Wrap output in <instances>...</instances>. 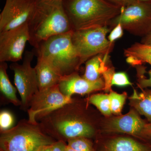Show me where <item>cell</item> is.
Wrapping results in <instances>:
<instances>
[{"label": "cell", "instance_id": "8fae6325", "mask_svg": "<svg viewBox=\"0 0 151 151\" xmlns=\"http://www.w3.org/2000/svg\"><path fill=\"white\" fill-rule=\"evenodd\" d=\"M37 0H6L0 14V32L27 23L35 10Z\"/></svg>", "mask_w": 151, "mask_h": 151}, {"label": "cell", "instance_id": "d6a6232c", "mask_svg": "<svg viewBox=\"0 0 151 151\" xmlns=\"http://www.w3.org/2000/svg\"><path fill=\"white\" fill-rule=\"evenodd\" d=\"M137 1L151 4V0H137Z\"/></svg>", "mask_w": 151, "mask_h": 151}, {"label": "cell", "instance_id": "cb8c5ba5", "mask_svg": "<svg viewBox=\"0 0 151 151\" xmlns=\"http://www.w3.org/2000/svg\"><path fill=\"white\" fill-rule=\"evenodd\" d=\"M127 73L124 72H117L114 73L111 81V86L123 87L132 85Z\"/></svg>", "mask_w": 151, "mask_h": 151}, {"label": "cell", "instance_id": "d4e9b609", "mask_svg": "<svg viewBox=\"0 0 151 151\" xmlns=\"http://www.w3.org/2000/svg\"><path fill=\"white\" fill-rule=\"evenodd\" d=\"M115 69L114 67H110L103 74V78L105 82L104 90L105 92H108L111 89V81L114 73Z\"/></svg>", "mask_w": 151, "mask_h": 151}, {"label": "cell", "instance_id": "e0dca14e", "mask_svg": "<svg viewBox=\"0 0 151 151\" xmlns=\"http://www.w3.org/2000/svg\"><path fill=\"white\" fill-rule=\"evenodd\" d=\"M8 66L6 62H0V90L3 96L9 103L20 106L21 101L17 97L16 87L11 83L7 73Z\"/></svg>", "mask_w": 151, "mask_h": 151}, {"label": "cell", "instance_id": "9c48e42d", "mask_svg": "<svg viewBox=\"0 0 151 151\" xmlns=\"http://www.w3.org/2000/svg\"><path fill=\"white\" fill-rule=\"evenodd\" d=\"M72 99L63 94L58 84L39 90L33 97L28 109V120L30 123L37 124L41 119L69 103Z\"/></svg>", "mask_w": 151, "mask_h": 151}, {"label": "cell", "instance_id": "f1b7e54d", "mask_svg": "<svg viewBox=\"0 0 151 151\" xmlns=\"http://www.w3.org/2000/svg\"><path fill=\"white\" fill-rule=\"evenodd\" d=\"M113 4L122 7L131 4L137 1V0H106Z\"/></svg>", "mask_w": 151, "mask_h": 151}, {"label": "cell", "instance_id": "ac0fdd59", "mask_svg": "<svg viewBox=\"0 0 151 151\" xmlns=\"http://www.w3.org/2000/svg\"><path fill=\"white\" fill-rule=\"evenodd\" d=\"M104 151H151L148 147L132 138L121 137L106 143Z\"/></svg>", "mask_w": 151, "mask_h": 151}, {"label": "cell", "instance_id": "8992f818", "mask_svg": "<svg viewBox=\"0 0 151 151\" xmlns=\"http://www.w3.org/2000/svg\"><path fill=\"white\" fill-rule=\"evenodd\" d=\"M111 30L109 27L105 26L73 31L72 41L81 64L97 55L110 54L114 44L106 38V35Z\"/></svg>", "mask_w": 151, "mask_h": 151}, {"label": "cell", "instance_id": "2e32d148", "mask_svg": "<svg viewBox=\"0 0 151 151\" xmlns=\"http://www.w3.org/2000/svg\"><path fill=\"white\" fill-rule=\"evenodd\" d=\"M126 60L133 66L141 65L147 63L151 65V44L136 42L124 50Z\"/></svg>", "mask_w": 151, "mask_h": 151}, {"label": "cell", "instance_id": "1f68e13d", "mask_svg": "<svg viewBox=\"0 0 151 151\" xmlns=\"http://www.w3.org/2000/svg\"><path fill=\"white\" fill-rule=\"evenodd\" d=\"M147 131L148 132V134L151 137V125L148 126H146L145 129V131Z\"/></svg>", "mask_w": 151, "mask_h": 151}, {"label": "cell", "instance_id": "f546056e", "mask_svg": "<svg viewBox=\"0 0 151 151\" xmlns=\"http://www.w3.org/2000/svg\"><path fill=\"white\" fill-rule=\"evenodd\" d=\"M141 43L146 44H151V31L147 35L143 37Z\"/></svg>", "mask_w": 151, "mask_h": 151}, {"label": "cell", "instance_id": "d6986e66", "mask_svg": "<svg viewBox=\"0 0 151 151\" xmlns=\"http://www.w3.org/2000/svg\"><path fill=\"white\" fill-rule=\"evenodd\" d=\"M131 99L135 109L151 122V92L147 94H138L134 91Z\"/></svg>", "mask_w": 151, "mask_h": 151}, {"label": "cell", "instance_id": "83f0119b", "mask_svg": "<svg viewBox=\"0 0 151 151\" xmlns=\"http://www.w3.org/2000/svg\"><path fill=\"white\" fill-rule=\"evenodd\" d=\"M67 145V144L64 141H56L52 145V151H65Z\"/></svg>", "mask_w": 151, "mask_h": 151}, {"label": "cell", "instance_id": "ba28073f", "mask_svg": "<svg viewBox=\"0 0 151 151\" xmlns=\"http://www.w3.org/2000/svg\"><path fill=\"white\" fill-rule=\"evenodd\" d=\"M33 51H26L22 64L13 63L10 68L14 71V82L20 96L21 110L27 111L34 95L39 91L37 76L31 65Z\"/></svg>", "mask_w": 151, "mask_h": 151}, {"label": "cell", "instance_id": "277c9868", "mask_svg": "<svg viewBox=\"0 0 151 151\" xmlns=\"http://www.w3.org/2000/svg\"><path fill=\"white\" fill-rule=\"evenodd\" d=\"M73 31L52 37L33 50L37 58L48 63L62 77L77 72L81 65L72 41Z\"/></svg>", "mask_w": 151, "mask_h": 151}, {"label": "cell", "instance_id": "30bf717a", "mask_svg": "<svg viewBox=\"0 0 151 151\" xmlns=\"http://www.w3.org/2000/svg\"><path fill=\"white\" fill-rule=\"evenodd\" d=\"M29 38L27 23L0 32V62L21 60Z\"/></svg>", "mask_w": 151, "mask_h": 151}, {"label": "cell", "instance_id": "836d02e7", "mask_svg": "<svg viewBox=\"0 0 151 151\" xmlns=\"http://www.w3.org/2000/svg\"><path fill=\"white\" fill-rule=\"evenodd\" d=\"M65 151H76L73 150V149L71 148L69 146L67 145V147H66V150Z\"/></svg>", "mask_w": 151, "mask_h": 151}, {"label": "cell", "instance_id": "5bb4252c", "mask_svg": "<svg viewBox=\"0 0 151 151\" xmlns=\"http://www.w3.org/2000/svg\"><path fill=\"white\" fill-rule=\"evenodd\" d=\"M35 68L37 76L39 90L47 89L59 84L62 76L42 60L37 58Z\"/></svg>", "mask_w": 151, "mask_h": 151}, {"label": "cell", "instance_id": "7402d4cb", "mask_svg": "<svg viewBox=\"0 0 151 151\" xmlns=\"http://www.w3.org/2000/svg\"><path fill=\"white\" fill-rule=\"evenodd\" d=\"M67 142L68 146L76 151H94L92 144L88 138H73Z\"/></svg>", "mask_w": 151, "mask_h": 151}, {"label": "cell", "instance_id": "4fadbf2b", "mask_svg": "<svg viewBox=\"0 0 151 151\" xmlns=\"http://www.w3.org/2000/svg\"><path fill=\"white\" fill-rule=\"evenodd\" d=\"M146 126L137 112L132 110L126 115L112 119L108 123L107 129L110 132L138 136L145 131Z\"/></svg>", "mask_w": 151, "mask_h": 151}, {"label": "cell", "instance_id": "7c38bea8", "mask_svg": "<svg viewBox=\"0 0 151 151\" xmlns=\"http://www.w3.org/2000/svg\"><path fill=\"white\" fill-rule=\"evenodd\" d=\"M58 86L63 94L72 98L74 94L84 95L104 89L105 82L102 77L96 81H88L76 72L62 77Z\"/></svg>", "mask_w": 151, "mask_h": 151}, {"label": "cell", "instance_id": "5b68a950", "mask_svg": "<svg viewBox=\"0 0 151 151\" xmlns=\"http://www.w3.org/2000/svg\"><path fill=\"white\" fill-rule=\"evenodd\" d=\"M56 142L46 134L39 123H30L23 119L11 129L1 132V151H38L44 146Z\"/></svg>", "mask_w": 151, "mask_h": 151}, {"label": "cell", "instance_id": "3957f363", "mask_svg": "<svg viewBox=\"0 0 151 151\" xmlns=\"http://www.w3.org/2000/svg\"><path fill=\"white\" fill-rule=\"evenodd\" d=\"M73 31L108 26L122 7L106 0H62Z\"/></svg>", "mask_w": 151, "mask_h": 151}, {"label": "cell", "instance_id": "4316f807", "mask_svg": "<svg viewBox=\"0 0 151 151\" xmlns=\"http://www.w3.org/2000/svg\"><path fill=\"white\" fill-rule=\"evenodd\" d=\"M142 72H141V70L139 68L137 69L139 86L143 88L148 87H151V70L149 72V78H146L144 76V73H143V69H142Z\"/></svg>", "mask_w": 151, "mask_h": 151}, {"label": "cell", "instance_id": "52a82bcc", "mask_svg": "<svg viewBox=\"0 0 151 151\" xmlns=\"http://www.w3.org/2000/svg\"><path fill=\"white\" fill-rule=\"evenodd\" d=\"M119 23L130 33L145 37L151 31V4L137 1L122 7L121 13L111 21L108 27L112 30Z\"/></svg>", "mask_w": 151, "mask_h": 151}, {"label": "cell", "instance_id": "6da1fadb", "mask_svg": "<svg viewBox=\"0 0 151 151\" xmlns=\"http://www.w3.org/2000/svg\"><path fill=\"white\" fill-rule=\"evenodd\" d=\"M82 114L72 98L69 103L41 119L38 123L44 132L58 140L92 138L95 134V128Z\"/></svg>", "mask_w": 151, "mask_h": 151}, {"label": "cell", "instance_id": "44dd1931", "mask_svg": "<svg viewBox=\"0 0 151 151\" xmlns=\"http://www.w3.org/2000/svg\"><path fill=\"white\" fill-rule=\"evenodd\" d=\"M109 96L112 113L115 115H120L126 101V94H120L117 92L111 91Z\"/></svg>", "mask_w": 151, "mask_h": 151}, {"label": "cell", "instance_id": "603a6c76", "mask_svg": "<svg viewBox=\"0 0 151 151\" xmlns=\"http://www.w3.org/2000/svg\"><path fill=\"white\" fill-rule=\"evenodd\" d=\"M14 118L10 111L4 110L0 113V132L11 129L14 127Z\"/></svg>", "mask_w": 151, "mask_h": 151}, {"label": "cell", "instance_id": "ffe728a7", "mask_svg": "<svg viewBox=\"0 0 151 151\" xmlns=\"http://www.w3.org/2000/svg\"><path fill=\"white\" fill-rule=\"evenodd\" d=\"M89 103L95 106L103 115L111 116L112 114L109 95L103 94H93L88 98Z\"/></svg>", "mask_w": 151, "mask_h": 151}, {"label": "cell", "instance_id": "7a4b0ae2", "mask_svg": "<svg viewBox=\"0 0 151 151\" xmlns=\"http://www.w3.org/2000/svg\"><path fill=\"white\" fill-rule=\"evenodd\" d=\"M28 25L29 42L34 48L52 37L73 31L62 0H37L35 10Z\"/></svg>", "mask_w": 151, "mask_h": 151}, {"label": "cell", "instance_id": "4dcf8cb0", "mask_svg": "<svg viewBox=\"0 0 151 151\" xmlns=\"http://www.w3.org/2000/svg\"><path fill=\"white\" fill-rule=\"evenodd\" d=\"M52 145L44 146L42 147L38 151H52Z\"/></svg>", "mask_w": 151, "mask_h": 151}, {"label": "cell", "instance_id": "9a60e30c", "mask_svg": "<svg viewBox=\"0 0 151 151\" xmlns=\"http://www.w3.org/2000/svg\"><path fill=\"white\" fill-rule=\"evenodd\" d=\"M109 62V54H100L92 57L85 62V72L82 77L89 81L99 80L110 67L108 65Z\"/></svg>", "mask_w": 151, "mask_h": 151}, {"label": "cell", "instance_id": "484cf974", "mask_svg": "<svg viewBox=\"0 0 151 151\" xmlns=\"http://www.w3.org/2000/svg\"><path fill=\"white\" fill-rule=\"evenodd\" d=\"M124 29L121 24L119 23L116 25L111 31L110 35L108 36V40L111 43H114L115 41L122 37L124 35Z\"/></svg>", "mask_w": 151, "mask_h": 151}]
</instances>
